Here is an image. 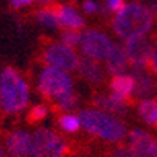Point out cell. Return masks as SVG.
<instances>
[{
    "instance_id": "ffe728a7",
    "label": "cell",
    "mask_w": 157,
    "mask_h": 157,
    "mask_svg": "<svg viewBox=\"0 0 157 157\" xmlns=\"http://www.w3.org/2000/svg\"><path fill=\"white\" fill-rule=\"evenodd\" d=\"M36 21L44 25L47 29H60L61 24H60V19L55 13V8H43L36 13Z\"/></svg>"
},
{
    "instance_id": "cb8c5ba5",
    "label": "cell",
    "mask_w": 157,
    "mask_h": 157,
    "mask_svg": "<svg viewBox=\"0 0 157 157\" xmlns=\"http://www.w3.org/2000/svg\"><path fill=\"white\" fill-rule=\"evenodd\" d=\"M105 3H107V10L110 11H120L126 3H124V0H105Z\"/></svg>"
},
{
    "instance_id": "4316f807",
    "label": "cell",
    "mask_w": 157,
    "mask_h": 157,
    "mask_svg": "<svg viewBox=\"0 0 157 157\" xmlns=\"http://www.w3.org/2000/svg\"><path fill=\"white\" fill-rule=\"evenodd\" d=\"M10 5H11L13 8H16V10H17V8H21L24 3H22V0H10Z\"/></svg>"
},
{
    "instance_id": "f546056e",
    "label": "cell",
    "mask_w": 157,
    "mask_h": 157,
    "mask_svg": "<svg viewBox=\"0 0 157 157\" xmlns=\"http://www.w3.org/2000/svg\"><path fill=\"white\" fill-rule=\"evenodd\" d=\"M22 3L24 5H30V3H33V0H22Z\"/></svg>"
},
{
    "instance_id": "30bf717a",
    "label": "cell",
    "mask_w": 157,
    "mask_h": 157,
    "mask_svg": "<svg viewBox=\"0 0 157 157\" xmlns=\"http://www.w3.org/2000/svg\"><path fill=\"white\" fill-rule=\"evenodd\" d=\"M91 105L102 110V112L115 115V116H126L129 113V109L132 104L112 93V94H93V98H91Z\"/></svg>"
},
{
    "instance_id": "d6986e66",
    "label": "cell",
    "mask_w": 157,
    "mask_h": 157,
    "mask_svg": "<svg viewBox=\"0 0 157 157\" xmlns=\"http://www.w3.org/2000/svg\"><path fill=\"white\" fill-rule=\"evenodd\" d=\"M57 124L63 132H66V134L78 132V129H80V126H82L78 115H72V113H61L57 118Z\"/></svg>"
},
{
    "instance_id": "6da1fadb",
    "label": "cell",
    "mask_w": 157,
    "mask_h": 157,
    "mask_svg": "<svg viewBox=\"0 0 157 157\" xmlns=\"http://www.w3.org/2000/svg\"><path fill=\"white\" fill-rule=\"evenodd\" d=\"M30 86L22 74L13 66L0 72V110L5 115H19L29 105Z\"/></svg>"
},
{
    "instance_id": "8992f818",
    "label": "cell",
    "mask_w": 157,
    "mask_h": 157,
    "mask_svg": "<svg viewBox=\"0 0 157 157\" xmlns=\"http://www.w3.org/2000/svg\"><path fill=\"white\" fill-rule=\"evenodd\" d=\"M39 58H41V61L46 66L60 68V69L68 71V72L77 71L78 61H80L74 47L66 46L63 43H50V44L44 46Z\"/></svg>"
},
{
    "instance_id": "3957f363",
    "label": "cell",
    "mask_w": 157,
    "mask_h": 157,
    "mask_svg": "<svg viewBox=\"0 0 157 157\" xmlns=\"http://www.w3.org/2000/svg\"><path fill=\"white\" fill-rule=\"evenodd\" d=\"M82 127L90 135H94L105 141H121L127 135V129L123 121H120L115 115L102 112L99 109H83L78 112Z\"/></svg>"
},
{
    "instance_id": "4fadbf2b",
    "label": "cell",
    "mask_w": 157,
    "mask_h": 157,
    "mask_svg": "<svg viewBox=\"0 0 157 157\" xmlns=\"http://www.w3.org/2000/svg\"><path fill=\"white\" fill-rule=\"evenodd\" d=\"M77 72L85 82H88L90 85H96V86L104 85V82L107 78V69H104L98 60L88 58V57L80 58L78 66H77Z\"/></svg>"
},
{
    "instance_id": "484cf974",
    "label": "cell",
    "mask_w": 157,
    "mask_h": 157,
    "mask_svg": "<svg viewBox=\"0 0 157 157\" xmlns=\"http://www.w3.org/2000/svg\"><path fill=\"white\" fill-rule=\"evenodd\" d=\"M82 8H83L85 13H88V14H94V13L99 10V6L93 2V0H86V2H83Z\"/></svg>"
},
{
    "instance_id": "7c38bea8",
    "label": "cell",
    "mask_w": 157,
    "mask_h": 157,
    "mask_svg": "<svg viewBox=\"0 0 157 157\" xmlns=\"http://www.w3.org/2000/svg\"><path fill=\"white\" fill-rule=\"evenodd\" d=\"M130 75L134 77V82H135V88H134V102L135 104L143 99H149L157 91L154 78L151 77V74L146 69L132 68L130 69Z\"/></svg>"
},
{
    "instance_id": "52a82bcc",
    "label": "cell",
    "mask_w": 157,
    "mask_h": 157,
    "mask_svg": "<svg viewBox=\"0 0 157 157\" xmlns=\"http://www.w3.org/2000/svg\"><path fill=\"white\" fill-rule=\"evenodd\" d=\"M80 47L82 54L88 58L93 60H105L109 57V54L113 49V43L112 39L102 33L98 29H86L82 32V38H80Z\"/></svg>"
},
{
    "instance_id": "603a6c76",
    "label": "cell",
    "mask_w": 157,
    "mask_h": 157,
    "mask_svg": "<svg viewBox=\"0 0 157 157\" xmlns=\"http://www.w3.org/2000/svg\"><path fill=\"white\" fill-rule=\"evenodd\" d=\"M110 157H138L129 146H116L110 151Z\"/></svg>"
},
{
    "instance_id": "44dd1931",
    "label": "cell",
    "mask_w": 157,
    "mask_h": 157,
    "mask_svg": "<svg viewBox=\"0 0 157 157\" xmlns=\"http://www.w3.org/2000/svg\"><path fill=\"white\" fill-rule=\"evenodd\" d=\"M49 115V109L44 104H36V105L30 107L29 113H27V123L29 124H36L41 123L43 120H46Z\"/></svg>"
},
{
    "instance_id": "9a60e30c",
    "label": "cell",
    "mask_w": 157,
    "mask_h": 157,
    "mask_svg": "<svg viewBox=\"0 0 157 157\" xmlns=\"http://www.w3.org/2000/svg\"><path fill=\"white\" fill-rule=\"evenodd\" d=\"M134 88H135V82L134 77L130 74H120V75H113V78L110 80V90L112 93L123 98L124 101L130 102L134 105Z\"/></svg>"
},
{
    "instance_id": "1f68e13d",
    "label": "cell",
    "mask_w": 157,
    "mask_h": 157,
    "mask_svg": "<svg viewBox=\"0 0 157 157\" xmlns=\"http://www.w3.org/2000/svg\"><path fill=\"white\" fill-rule=\"evenodd\" d=\"M154 155L157 157V141H155V151H154Z\"/></svg>"
},
{
    "instance_id": "277c9868",
    "label": "cell",
    "mask_w": 157,
    "mask_h": 157,
    "mask_svg": "<svg viewBox=\"0 0 157 157\" xmlns=\"http://www.w3.org/2000/svg\"><path fill=\"white\" fill-rule=\"evenodd\" d=\"M72 86L74 82L68 71H63L54 66H46L39 74L36 83L38 93L50 102H55L61 96L71 93Z\"/></svg>"
},
{
    "instance_id": "7a4b0ae2",
    "label": "cell",
    "mask_w": 157,
    "mask_h": 157,
    "mask_svg": "<svg viewBox=\"0 0 157 157\" xmlns=\"http://www.w3.org/2000/svg\"><path fill=\"white\" fill-rule=\"evenodd\" d=\"M154 25L152 11L141 3H127L124 5L112 21V30L116 36L129 39L134 36L146 35Z\"/></svg>"
},
{
    "instance_id": "e0dca14e",
    "label": "cell",
    "mask_w": 157,
    "mask_h": 157,
    "mask_svg": "<svg viewBox=\"0 0 157 157\" xmlns=\"http://www.w3.org/2000/svg\"><path fill=\"white\" fill-rule=\"evenodd\" d=\"M137 113L140 120L152 129H157V101L143 99L137 102Z\"/></svg>"
},
{
    "instance_id": "5b68a950",
    "label": "cell",
    "mask_w": 157,
    "mask_h": 157,
    "mask_svg": "<svg viewBox=\"0 0 157 157\" xmlns=\"http://www.w3.org/2000/svg\"><path fill=\"white\" fill-rule=\"evenodd\" d=\"M69 145L52 129L41 127L33 134V157H64Z\"/></svg>"
},
{
    "instance_id": "5bb4252c",
    "label": "cell",
    "mask_w": 157,
    "mask_h": 157,
    "mask_svg": "<svg viewBox=\"0 0 157 157\" xmlns=\"http://www.w3.org/2000/svg\"><path fill=\"white\" fill-rule=\"evenodd\" d=\"M129 68V58L126 55L124 46L121 44H113V49L105 58V69L110 75H120L126 74Z\"/></svg>"
},
{
    "instance_id": "f1b7e54d",
    "label": "cell",
    "mask_w": 157,
    "mask_h": 157,
    "mask_svg": "<svg viewBox=\"0 0 157 157\" xmlns=\"http://www.w3.org/2000/svg\"><path fill=\"white\" fill-rule=\"evenodd\" d=\"M0 157H5V149L2 146V143H0Z\"/></svg>"
},
{
    "instance_id": "8fae6325",
    "label": "cell",
    "mask_w": 157,
    "mask_h": 157,
    "mask_svg": "<svg viewBox=\"0 0 157 157\" xmlns=\"http://www.w3.org/2000/svg\"><path fill=\"white\" fill-rule=\"evenodd\" d=\"M127 140H129V148L138 157H155L154 151L157 140L149 132L141 129H134L127 134Z\"/></svg>"
},
{
    "instance_id": "2e32d148",
    "label": "cell",
    "mask_w": 157,
    "mask_h": 157,
    "mask_svg": "<svg viewBox=\"0 0 157 157\" xmlns=\"http://www.w3.org/2000/svg\"><path fill=\"white\" fill-rule=\"evenodd\" d=\"M55 13L60 19L61 27L72 29V30H80L85 27V19L78 14V11L71 5H55Z\"/></svg>"
},
{
    "instance_id": "9c48e42d",
    "label": "cell",
    "mask_w": 157,
    "mask_h": 157,
    "mask_svg": "<svg viewBox=\"0 0 157 157\" xmlns=\"http://www.w3.org/2000/svg\"><path fill=\"white\" fill-rule=\"evenodd\" d=\"M5 149L10 157H33V135L16 129L5 137Z\"/></svg>"
},
{
    "instance_id": "d4e9b609",
    "label": "cell",
    "mask_w": 157,
    "mask_h": 157,
    "mask_svg": "<svg viewBox=\"0 0 157 157\" xmlns=\"http://www.w3.org/2000/svg\"><path fill=\"white\" fill-rule=\"evenodd\" d=\"M151 71L157 75V43L152 46V54H151V61H149Z\"/></svg>"
},
{
    "instance_id": "ba28073f",
    "label": "cell",
    "mask_w": 157,
    "mask_h": 157,
    "mask_svg": "<svg viewBox=\"0 0 157 157\" xmlns=\"http://www.w3.org/2000/svg\"><path fill=\"white\" fill-rule=\"evenodd\" d=\"M126 55L129 58V64L132 68H149L151 61V54H152V43L151 39L143 36H134L126 39V43L123 44Z\"/></svg>"
},
{
    "instance_id": "4dcf8cb0",
    "label": "cell",
    "mask_w": 157,
    "mask_h": 157,
    "mask_svg": "<svg viewBox=\"0 0 157 157\" xmlns=\"http://www.w3.org/2000/svg\"><path fill=\"white\" fill-rule=\"evenodd\" d=\"M38 2H41V3H49L50 0H38Z\"/></svg>"
},
{
    "instance_id": "83f0119b",
    "label": "cell",
    "mask_w": 157,
    "mask_h": 157,
    "mask_svg": "<svg viewBox=\"0 0 157 157\" xmlns=\"http://www.w3.org/2000/svg\"><path fill=\"white\" fill-rule=\"evenodd\" d=\"M152 13H155V14H157V0H151V2H149V6H148Z\"/></svg>"
},
{
    "instance_id": "7402d4cb",
    "label": "cell",
    "mask_w": 157,
    "mask_h": 157,
    "mask_svg": "<svg viewBox=\"0 0 157 157\" xmlns=\"http://www.w3.org/2000/svg\"><path fill=\"white\" fill-rule=\"evenodd\" d=\"M80 38H82V33L78 32V30H72V29H68V30H64L60 36L61 39V43L63 44H66V46H78L80 44Z\"/></svg>"
},
{
    "instance_id": "ac0fdd59",
    "label": "cell",
    "mask_w": 157,
    "mask_h": 157,
    "mask_svg": "<svg viewBox=\"0 0 157 157\" xmlns=\"http://www.w3.org/2000/svg\"><path fill=\"white\" fill-rule=\"evenodd\" d=\"M78 102H80V96H78L77 91H71V93L61 96L60 99H57L55 102H52V110L54 113H71L72 110H75L78 107Z\"/></svg>"
}]
</instances>
